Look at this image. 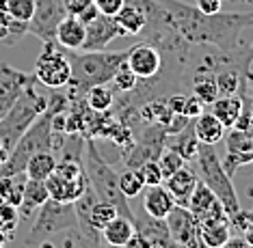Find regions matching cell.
Masks as SVG:
<instances>
[{
  "label": "cell",
  "instance_id": "obj_1",
  "mask_svg": "<svg viewBox=\"0 0 253 248\" xmlns=\"http://www.w3.org/2000/svg\"><path fill=\"white\" fill-rule=\"evenodd\" d=\"M158 2L169 28L191 45H212L225 52L243 50L245 33L253 28V11H218L208 15L182 0Z\"/></svg>",
  "mask_w": 253,
  "mask_h": 248
},
{
  "label": "cell",
  "instance_id": "obj_2",
  "mask_svg": "<svg viewBox=\"0 0 253 248\" xmlns=\"http://www.w3.org/2000/svg\"><path fill=\"white\" fill-rule=\"evenodd\" d=\"M67 59L72 65V80H70V100L83 97L87 93V89L95 84H108L115 76V71L119 69V65L126 61L124 52H106V50H97V52H74V50H65Z\"/></svg>",
  "mask_w": 253,
  "mask_h": 248
},
{
  "label": "cell",
  "instance_id": "obj_3",
  "mask_svg": "<svg viewBox=\"0 0 253 248\" xmlns=\"http://www.w3.org/2000/svg\"><path fill=\"white\" fill-rule=\"evenodd\" d=\"M83 166H84V175L89 179V186L93 188L97 199L113 203L117 207L119 216H126L134 222V210L130 207L128 197H124V192L119 190V173L100 155L93 138H84Z\"/></svg>",
  "mask_w": 253,
  "mask_h": 248
},
{
  "label": "cell",
  "instance_id": "obj_4",
  "mask_svg": "<svg viewBox=\"0 0 253 248\" xmlns=\"http://www.w3.org/2000/svg\"><path fill=\"white\" fill-rule=\"evenodd\" d=\"M50 97H45L35 91V82L28 84L18 102L7 110L2 119H0V142L7 149V153L18 145V141L24 136V132L31 128L33 123L39 119L45 108H48Z\"/></svg>",
  "mask_w": 253,
  "mask_h": 248
},
{
  "label": "cell",
  "instance_id": "obj_5",
  "mask_svg": "<svg viewBox=\"0 0 253 248\" xmlns=\"http://www.w3.org/2000/svg\"><path fill=\"white\" fill-rule=\"evenodd\" d=\"M197 164V177L199 181H204L214 197L221 201L223 207H225L227 216L232 218L240 212V201H238V194H236V188L232 183V177L225 173L221 164V158L216 155L214 151V145H204L199 142L197 147V155L193 160Z\"/></svg>",
  "mask_w": 253,
  "mask_h": 248
},
{
  "label": "cell",
  "instance_id": "obj_6",
  "mask_svg": "<svg viewBox=\"0 0 253 248\" xmlns=\"http://www.w3.org/2000/svg\"><path fill=\"white\" fill-rule=\"evenodd\" d=\"M59 231H72L78 235L76 210H74V203H61L48 197L39 207L35 222L26 235V246H39Z\"/></svg>",
  "mask_w": 253,
  "mask_h": 248
},
{
  "label": "cell",
  "instance_id": "obj_7",
  "mask_svg": "<svg viewBox=\"0 0 253 248\" xmlns=\"http://www.w3.org/2000/svg\"><path fill=\"white\" fill-rule=\"evenodd\" d=\"M33 76L39 84L48 86L52 91H59L63 86H70L72 80V65L67 59V52L59 43H43L42 54L35 61Z\"/></svg>",
  "mask_w": 253,
  "mask_h": 248
},
{
  "label": "cell",
  "instance_id": "obj_8",
  "mask_svg": "<svg viewBox=\"0 0 253 248\" xmlns=\"http://www.w3.org/2000/svg\"><path fill=\"white\" fill-rule=\"evenodd\" d=\"M67 15L63 0H35V13L28 22V33L43 43H56V26Z\"/></svg>",
  "mask_w": 253,
  "mask_h": 248
},
{
  "label": "cell",
  "instance_id": "obj_9",
  "mask_svg": "<svg viewBox=\"0 0 253 248\" xmlns=\"http://www.w3.org/2000/svg\"><path fill=\"white\" fill-rule=\"evenodd\" d=\"M223 138H225V158L221 160V164L227 175L234 177L238 169L253 162V128H229V134Z\"/></svg>",
  "mask_w": 253,
  "mask_h": 248
},
{
  "label": "cell",
  "instance_id": "obj_10",
  "mask_svg": "<svg viewBox=\"0 0 253 248\" xmlns=\"http://www.w3.org/2000/svg\"><path fill=\"white\" fill-rule=\"evenodd\" d=\"M165 220L169 227L171 240L177 244V248H204L199 238V222L195 220L188 207L175 205Z\"/></svg>",
  "mask_w": 253,
  "mask_h": 248
},
{
  "label": "cell",
  "instance_id": "obj_11",
  "mask_svg": "<svg viewBox=\"0 0 253 248\" xmlns=\"http://www.w3.org/2000/svg\"><path fill=\"white\" fill-rule=\"evenodd\" d=\"M33 82H37L33 73H26L22 69L11 67L9 63H0V119L18 102L22 91Z\"/></svg>",
  "mask_w": 253,
  "mask_h": 248
},
{
  "label": "cell",
  "instance_id": "obj_12",
  "mask_svg": "<svg viewBox=\"0 0 253 248\" xmlns=\"http://www.w3.org/2000/svg\"><path fill=\"white\" fill-rule=\"evenodd\" d=\"M115 37H122V31H119L115 17L100 13L93 22L87 24V39H84L83 50H87V52L106 50L108 43H111Z\"/></svg>",
  "mask_w": 253,
  "mask_h": 248
},
{
  "label": "cell",
  "instance_id": "obj_13",
  "mask_svg": "<svg viewBox=\"0 0 253 248\" xmlns=\"http://www.w3.org/2000/svg\"><path fill=\"white\" fill-rule=\"evenodd\" d=\"M45 188H48V197L61 203H74L83 197V192L89 188L87 175L78 177V179H63L59 175H50L45 179Z\"/></svg>",
  "mask_w": 253,
  "mask_h": 248
},
{
  "label": "cell",
  "instance_id": "obj_14",
  "mask_svg": "<svg viewBox=\"0 0 253 248\" xmlns=\"http://www.w3.org/2000/svg\"><path fill=\"white\" fill-rule=\"evenodd\" d=\"M84 39H87V26L78 20L76 15L67 13L56 26V43L63 50H83Z\"/></svg>",
  "mask_w": 253,
  "mask_h": 248
},
{
  "label": "cell",
  "instance_id": "obj_15",
  "mask_svg": "<svg viewBox=\"0 0 253 248\" xmlns=\"http://www.w3.org/2000/svg\"><path fill=\"white\" fill-rule=\"evenodd\" d=\"M199 177L197 173H193L188 166H182L180 171H175L173 175H169L167 179L163 181L165 188L171 192V197L175 199V205H182L186 207L188 205V199H191L195 186H197Z\"/></svg>",
  "mask_w": 253,
  "mask_h": 248
},
{
  "label": "cell",
  "instance_id": "obj_16",
  "mask_svg": "<svg viewBox=\"0 0 253 248\" xmlns=\"http://www.w3.org/2000/svg\"><path fill=\"white\" fill-rule=\"evenodd\" d=\"M175 207V199L171 197V192L163 183L160 186H147L145 194H143V210L147 212L152 218L165 220L171 214V210Z\"/></svg>",
  "mask_w": 253,
  "mask_h": 248
},
{
  "label": "cell",
  "instance_id": "obj_17",
  "mask_svg": "<svg viewBox=\"0 0 253 248\" xmlns=\"http://www.w3.org/2000/svg\"><path fill=\"white\" fill-rule=\"evenodd\" d=\"M243 104H245L243 95L216 97V100L210 104V112L225 125V130H229V128H234V123L238 121L240 112H243Z\"/></svg>",
  "mask_w": 253,
  "mask_h": 248
},
{
  "label": "cell",
  "instance_id": "obj_18",
  "mask_svg": "<svg viewBox=\"0 0 253 248\" xmlns=\"http://www.w3.org/2000/svg\"><path fill=\"white\" fill-rule=\"evenodd\" d=\"M193 128H195L197 141L204 142V145H216V142L223 141V136H225V125L212 112H201L199 117H195Z\"/></svg>",
  "mask_w": 253,
  "mask_h": 248
},
{
  "label": "cell",
  "instance_id": "obj_19",
  "mask_svg": "<svg viewBox=\"0 0 253 248\" xmlns=\"http://www.w3.org/2000/svg\"><path fill=\"white\" fill-rule=\"evenodd\" d=\"M48 199V188L45 181L42 179H26L24 192H22V201H20V214L22 218H31L33 212L39 210L43 205V201Z\"/></svg>",
  "mask_w": 253,
  "mask_h": 248
},
{
  "label": "cell",
  "instance_id": "obj_20",
  "mask_svg": "<svg viewBox=\"0 0 253 248\" xmlns=\"http://www.w3.org/2000/svg\"><path fill=\"white\" fill-rule=\"evenodd\" d=\"M134 231H136V227H134V222H132L130 218L115 216L113 220L102 229V238H104V242L106 244H111V246H124L126 242L134 235Z\"/></svg>",
  "mask_w": 253,
  "mask_h": 248
},
{
  "label": "cell",
  "instance_id": "obj_21",
  "mask_svg": "<svg viewBox=\"0 0 253 248\" xmlns=\"http://www.w3.org/2000/svg\"><path fill=\"white\" fill-rule=\"evenodd\" d=\"M173 136L175 138H167V147L177 151L184 160H186V162H193L195 155H197V147H199V141H197V136H195L193 121L184 130H180L177 134H173Z\"/></svg>",
  "mask_w": 253,
  "mask_h": 248
},
{
  "label": "cell",
  "instance_id": "obj_22",
  "mask_svg": "<svg viewBox=\"0 0 253 248\" xmlns=\"http://www.w3.org/2000/svg\"><path fill=\"white\" fill-rule=\"evenodd\" d=\"M24 35H28V22L13 20L4 9L2 0H0V43L15 45L18 41H22Z\"/></svg>",
  "mask_w": 253,
  "mask_h": 248
},
{
  "label": "cell",
  "instance_id": "obj_23",
  "mask_svg": "<svg viewBox=\"0 0 253 248\" xmlns=\"http://www.w3.org/2000/svg\"><path fill=\"white\" fill-rule=\"evenodd\" d=\"M56 169V155L54 151H37L28 158L26 162V177L28 179H42L45 181Z\"/></svg>",
  "mask_w": 253,
  "mask_h": 248
},
{
  "label": "cell",
  "instance_id": "obj_24",
  "mask_svg": "<svg viewBox=\"0 0 253 248\" xmlns=\"http://www.w3.org/2000/svg\"><path fill=\"white\" fill-rule=\"evenodd\" d=\"M26 179H28L26 173H15V175L0 177V203H9L13 207H20Z\"/></svg>",
  "mask_w": 253,
  "mask_h": 248
},
{
  "label": "cell",
  "instance_id": "obj_25",
  "mask_svg": "<svg viewBox=\"0 0 253 248\" xmlns=\"http://www.w3.org/2000/svg\"><path fill=\"white\" fill-rule=\"evenodd\" d=\"M84 104L95 112H108L115 106V91L111 84H95L83 95Z\"/></svg>",
  "mask_w": 253,
  "mask_h": 248
},
{
  "label": "cell",
  "instance_id": "obj_26",
  "mask_svg": "<svg viewBox=\"0 0 253 248\" xmlns=\"http://www.w3.org/2000/svg\"><path fill=\"white\" fill-rule=\"evenodd\" d=\"M216 197H214V192L206 186L204 181H197V186H195V190H193V194H191V199H188V210H191V214L195 216V218H199L204 212H208L212 205L216 203Z\"/></svg>",
  "mask_w": 253,
  "mask_h": 248
},
{
  "label": "cell",
  "instance_id": "obj_27",
  "mask_svg": "<svg viewBox=\"0 0 253 248\" xmlns=\"http://www.w3.org/2000/svg\"><path fill=\"white\" fill-rule=\"evenodd\" d=\"M115 216H119V212H117V207H115L113 203H108V201L97 199L89 210V222H91V227L97 229V231H102Z\"/></svg>",
  "mask_w": 253,
  "mask_h": 248
},
{
  "label": "cell",
  "instance_id": "obj_28",
  "mask_svg": "<svg viewBox=\"0 0 253 248\" xmlns=\"http://www.w3.org/2000/svg\"><path fill=\"white\" fill-rule=\"evenodd\" d=\"M113 86V91H115V95H126V93H132V91L136 89V84H139V78L134 76V71L126 65V61L119 65V69L115 71V76L113 80L108 82Z\"/></svg>",
  "mask_w": 253,
  "mask_h": 248
},
{
  "label": "cell",
  "instance_id": "obj_29",
  "mask_svg": "<svg viewBox=\"0 0 253 248\" xmlns=\"http://www.w3.org/2000/svg\"><path fill=\"white\" fill-rule=\"evenodd\" d=\"M143 188H145V183H143L136 169H128L126 166V171L119 173V190L124 192V197H128V199L139 197L143 192Z\"/></svg>",
  "mask_w": 253,
  "mask_h": 248
},
{
  "label": "cell",
  "instance_id": "obj_30",
  "mask_svg": "<svg viewBox=\"0 0 253 248\" xmlns=\"http://www.w3.org/2000/svg\"><path fill=\"white\" fill-rule=\"evenodd\" d=\"M199 238L204 246H223L232 238L229 235V222L225 224H212V227H199Z\"/></svg>",
  "mask_w": 253,
  "mask_h": 248
},
{
  "label": "cell",
  "instance_id": "obj_31",
  "mask_svg": "<svg viewBox=\"0 0 253 248\" xmlns=\"http://www.w3.org/2000/svg\"><path fill=\"white\" fill-rule=\"evenodd\" d=\"M156 162H158V166H160V171H163V177H165V179H167L169 175H173L175 171H180L182 166H186V160H184L177 151L169 149V147L163 149V153L158 155Z\"/></svg>",
  "mask_w": 253,
  "mask_h": 248
},
{
  "label": "cell",
  "instance_id": "obj_32",
  "mask_svg": "<svg viewBox=\"0 0 253 248\" xmlns=\"http://www.w3.org/2000/svg\"><path fill=\"white\" fill-rule=\"evenodd\" d=\"M2 4L7 13L20 22H31L33 13H35V0H2Z\"/></svg>",
  "mask_w": 253,
  "mask_h": 248
},
{
  "label": "cell",
  "instance_id": "obj_33",
  "mask_svg": "<svg viewBox=\"0 0 253 248\" xmlns=\"http://www.w3.org/2000/svg\"><path fill=\"white\" fill-rule=\"evenodd\" d=\"M136 171H139V175H141L143 183H145V188H147V186H160V183L165 181L163 171H160V166H158L156 160L143 162L141 166H136Z\"/></svg>",
  "mask_w": 253,
  "mask_h": 248
},
{
  "label": "cell",
  "instance_id": "obj_34",
  "mask_svg": "<svg viewBox=\"0 0 253 248\" xmlns=\"http://www.w3.org/2000/svg\"><path fill=\"white\" fill-rule=\"evenodd\" d=\"M124 2L126 0H93L97 11H100L102 15H111V17H115L119 13V9L124 7Z\"/></svg>",
  "mask_w": 253,
  "mask_h": 248
},
{
  "label": "cell",
  "instance_id": "obj_35",
  "mask_svg": "<svg viewBox=\"0 0 253 248\" xmlns=\"http://www.w3.org/2000/svg\"><path fill=\"white\" fill-rule=\"evenodd\" d=\"M195 7H197L201 13L214 15L218 11L225 9V4H223V0H195Z\"/></svg>",
  "mask_w": 253,
  "mask_h": 248
},
{
  "label": "cell",
  "instance_id": "obj_36",
  "mask_svg": "<svg viewBox=\"0 0 253 248\" xmlns=\"http://www.w3.org/2000/svg\"><path fill=\"white\" fill-rule=\"evenodd\" d=\"M201 112H204V104H201L195 95L186 97V102H184V117L195 119V117H199Z\"/></svg>",
  "mask_w": 253,
  "mask_h": 248
},
{
  "label": "cell",
  "instance_id": "obj_37",
  "mask_svg": "<svg viewBox=\"0 0 253 248\" xmlns=\"http://www.w3.org/2000/svg\"><path fill=\"white\" fill-rule=\"evenodd\" d=\"M122 248H154V246H152V242H149L145 235H141L139 231H134V235H132V238L126 242Z\"/></svg>",
  "mask_w": 253,
  "mask_h": 248
},
{
  "label": "cell",
  "instance_id": "obj_38",
  "mask_svg": "<svg viewBox=\"0 0 253 248\" xmlns=\"http://www.w3.org/2000/svg\"><path fill=\"white\" fill-rule=\"evenodd\" d=\"M221 248H253V246L243 238V235H238V238H229Z\"/></svg>",
  "mask_w": 253,
  "mask_h": 248
},
{
  "label": "cell",
  "instance_id": "obj_39",
  "mask_svg": "<svg viewBox=\"0 0 253 248\" xmlns=\"http://www.w3.org/2000/svg\"><path fill=\"white\" fill-rule=\"evenodd\" d=\"M7 155H9V153H7V149H4V147H2V142H0V164H2L4 160H7Z\"/></svg>",
  "mask_w": 253,
  "mask_h": 248
},
{
  "label": "cell",
  "instance_id": "obj_40",
  "mask_svg": "<svg viewBox=\"0 0 253 248\" xmlns=\"http://www.w3.org/2000/svg\"><path fill=\"white\" fill-rule=\"evenodd\" d=\"M93 248H122V246H111V244H106V242H102V244H97Z\"/></svg>",
  "mask_w": 253,
  "mask_h": 248
},
{
  "label": "cell",
  "instance_id": "obj_41",
  "mask_svg": "<svg viewBox=\"0 0 253 248\" xmlns=\"http://www.w3.org/2000/svg\"><path fill=\"white\" fill-rule=\"evenodd\" d=\"M39 248H54V246H52V242H50V240H45V242L39 244Z\"/></svg>",
  "mask_w": 253,
  "mask_h": 248
},
{
  "label": "cell",
  "instance_id": "obj_42",
  "mask_svg": "<svg viewBox=\"0 0 253 248\" xmlns=\"http://www.w3.org/2000/svg\"><path fill=\"white\" fill-rule=\"evenodd\" d=\"M249 61L253 63V41H251V45H249Z\"/></svg>",
  "mask_w": 253,
  "mask_h": 248
},
{
  "label": "cell",
  "instance_id": "obj_43",
  "mask_svg": "<svg viewBox=\"0 0 253 248\" xmlns=\"http://www.w3.org/2000/svg\"><path fill=\"white\" fill-rule=\"evenodd\" d=\"M251 121H253V100H251Z\"/></svg>",
  "mask_w": 253,
  "mask_h": 248
},
{
  "label": "cell",
  "instance_id": "obj_44",
  "mask_svg": "<svg viewBox=\"0 0 253 248\" xmlns=\"http://www.w3.org/2000/svg\"><path fill=\"white\" fill-rule=\"evenodd\" d=\"M204 248H221V246H204Z\"/></svg>",
  "mask_w": 253,
  "mask_h": 248
},
{
  "label": "cell",
  "instance_id": "obj_45",
  "mask_svg": "<svg viewBox=\"0 0 253 248\" xmlns=\"http://www.w3.org/2000/svg\"><path fill=\"white\" fill-rule=\"evenodd\" d=\"M251 7H253V0H251Z\"/></svg>",
  "mask_w": 253,
  "mask_h": 248
}]
</instances>
